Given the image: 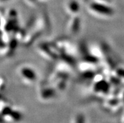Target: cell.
I'll use <instances>...</instances> for the list:
<instances>
[{
	"label": "cell",
	"instance_id": "10",
	"mask_svg": "<svg viewBox=\"0 0 124 123\" xmlns=\"http://www.w3.org/2000/svg\"><path fill=\"white\" fill-rule=\"evenodd\" d=\"M100 1H105V0H100Z\"/></svg>",
	"mask_w": 124,
	"mask_h": 123
},
{
	"label": "cell",
	"instance_id": "4",
	"mask_svg": "<svg viewBox=\"0 0 124 123\" xmlns=\"http://www.w3.org/2000/svg\"><path fill=\"white\" fill-rule=\"evenodd\" d=\"M81 21L78 15L72 16V18L69 21L68 30L69 34L71 35H76L81 30Z\"/></svg>",
	"mask_w": 124,
	"mask_h": 123
},
{
	"label": "cell",
	"instance_id": "8",
	"mask_svg": "<svg viewBox=\"0 0 124 123\" xmlns=\"http://www.w3.org/2000/svg\"><path fill=\"white\" fill-rule=\"evenodd\" d=\"M115 74L116 78H118L119 79L124 78L123 79H124V69H118L115 71Z\"/></svg>",
	"mask_w": 124,
	"mask_h": 123
},
{
	"label": "cell",
	"instance_id": "3",
	"mask_svg": "<svg viewBox=\"0 0 124 123\" xmlns=\"http://www.w3.org/2000/svg\"><path fill=\"white\" fill-rule=\"evenodd\" d=\"M20 75L24 81L28 84L34 82L37 79V74L35 70L28 67H23L20 70Z\"/></svg>",
	"mask_w": 124,
	"mask_h": 123
},
{
	"label": "cell",
	"instance_id": "6",
	"mask_svg": "<svg viewBox=\"0 0 124 123\" xmlns=\"http://www.w3.org/2000/svg\"><path fill=\"white\" fill-rule=\"evenodd\" d=\"M66 9L69 14L71 16H75L77 15L80 11V6L78 2L75 0H71L68 3Z\"/></svg>",
	"mask_w": 124,
	"mask_h": 123
},
{
	"label": "cell",
	"instance_id": "9",
	"mask_svg": "<svg viewBox=\"0 0 124 123\" xmlns=\"http://www.w3.org/2000/svg\"><path fill=\"white\" fill-rule=\"evenodd\" d=\"M28 1L30 2V3H31V4H34L37 1H39V0H28Z\"/></svg>",
	"mask_w": 124,
	"mask_h": 123
},
{
	"label": "cell",
	"instance_id": "5",
	"mask_svg": "<svg viewBox=\"0 0 124 123\" xmlns=\"http://www.w3.org/2000/svg\"><path fill=\"white\" fill-rule=\"evenodd\" d=\"M57 47H53L51 45L42 44L39 47V51L44 57H46L49 59H54L57 57L58 53H56L57 51L55 48Z\"/></svg>",
	"mask_w": 124,
	"mask_h": 123
},
{
	"label": "cell",
	"instance_id": "2",
	"mask_svg": "<svg viewBox=\"0 0 124 123\" xmlns=\"http://www.w3.org/2000/svg\"><path fill=\"white\" fill-rule=\"evenodd\" d=\"M94 80V84L93 86V90L94 93L98 94H108L110 90V83L107 80L101 78L100 75H98V79Z\"/></svg>",
	"mask_w": 124,
	"mask_h": 123
},
{
	"label": "cell",
	"instance_id": "7",
	"mask_svg": "<svg viewBox=\"0 0 124 123\" xmlns=\"http://www.w3.org/2000/svg\"><path fill=\"white\" fill-rule=\"evenodd\" d=\"M39 93L42 98L48 99L49 98L54 97L55 94V90L54 87H44L40 90Z\"/></svg>",
	"mask_w": 124,
	"mask_h": 123
},
{
	"label": "cell",
	"instance_id": "1",
	"mask_svg": "<svg viewBox=\"0 0 124 123\" xmlns=\"http://www.w3.org/2000/svg\"><path fill=\"white\" fill-rule=\"evenodd\" d=\"M89 9L92 14L100 17H111L114 14V11L110 6L101 2H94L89 6Z\"/></svg>",
	"mask_w": 124,
	"mask_h": 123
}]
</instances>
